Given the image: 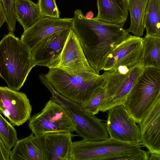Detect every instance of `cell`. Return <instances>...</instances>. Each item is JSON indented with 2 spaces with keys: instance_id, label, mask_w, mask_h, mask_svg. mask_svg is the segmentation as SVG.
Wrapping results in <instances>:
<instances>
[{
  "instance_id": "obj_19",
  "label": "cell",
  "mask_w": 160,
  "mask_h": 160,
  "mask_svg": "<svg viewBox=\"0 0 160 160\" xmlns=\"http://www.w3.org/2000/svg\"><path fill=\"white\" fill-rule=\"evenodd\" d=\"M14 9L16 20L22 26L24 31L43 17L38 4L31 0H14Z\"/></svg>"
},
{
  "instance_id": "obj_3",
  "label": "cell",
  "mask_w": 160,
  "mask_h": 160,
  "mask_svg": "<svg viewBox=\"0 0 160 160\" xmlns=\"http://www.w3.org/2000/svg\"><path fill=\"white\" fill-rule=\"evenodd\" d=\"M41 82L69 100L82 106L99 87L104 84L102 75L96 73L85 76L70 75L56 68L39 75Z\"/></svg>"
},
{
  "instance_id": "obj_18",
  "label": "cell",
  "mask_w": 160,
  "mask_h": 160,
  "mask_svg": "<svg viewBox=\"0 0 160 160\" xmlns=\"http://www.w3.org/2000/svg\"><path fill=\"white\" fill-rule=\"evenodd\" d=\"M98 13L95 19L123 26L128 10L126 0H97Z\"/></svg>"
},
{
  "instance_id": "obj_25",
  "label": "cell",
  "mask_w": 160,
  "mask_h": 160,
  "mask_svg": "<svg viewBox=\"0 0 160 160\" xmlns=\"http://www.w3.org/2000/svg\"><path fill=\"white\" fill-rule=\"evenodd\" d=\"M37 4L43 17L60 18V12L56 0H38Z\"/></svg>"
},
{
  "instance_id": "obj_14",
  "label": "cell",
  "mask_w": 160,
  "mask_h": 160,
  "mask_svg": "<svg viewBox=\"0 0 160 160\" xmlns=\"http://www.w3.org/2000/svg\"><path fill=\"white\" fill-rule=\"evenodd\" d=\"M72 18L43 17L24 31L20 40L30 50L45 38L56 32L72 29Z\"/></svg>"
},
{
  "instance_id": "obj_22",
  "label": "cell",
  "mask_w": 160,
  "mask_h": 160,
  "mask_svg": "<svg viewBox=\"0 0 160 160\" xmlns=\"http://www.w3.org/2000/svg\"><path fill=\"white\" fill-rule=\"evenodd\" d=\"M146 35L160 36V0H148L144 19Z\"/></svg>"
},
{
  "instance_id": "obj_21",
  "label": "cell",
  "mask_w": 160,
  "mask_h": 160,
  "mask_svg": "<svg viewBox=\"0 0 160 160\" xmlns=\"http://www.w3.org/2000/svg\"><path fill=\"white\" fill-rule=\"evenodd\" d=\"M148 0H126L131 18L130 26L126 31L135 36L141 37L143 35L144 19Z\"/></svg>"
},
{
  "instance_id": "obj_16",
  "label": "cell",
  "mask_w": 160,
  "mask_h": 160,
  "mask_svg": "<svg viewBox=\"0 0 160 160\" xmlns=\"http://www.w3.org/2000/svg\"><path fill=\"white\" fill-rule=\"evenodd\" d=\"M10 160H47L43 135L32 132L18 140L11 151Z\"/></svg>"
},
{
  "instance_id": "obj_1",
  "label": "cell",
  "mask_w": 160,
  "mask_h": 160,
  "mask_svg": "<svg viewBox=\"0 0 160 160\" xmlns=\"http://www.w3.org/2000/svg\"><path fill=\"white\" fill-rule=\"evenodd\" d=\"M72 29L89 64L99 74L108 55L129 35L122 26L88 19L78 9L74 12Z\"/></svg>"
},
{
  "instance_id": "obj_5",
  "label": "cell",
  "mask_w": 160,
  "mask_h": 160,
  "mask_svg": "<svg viewBox=\"0 0 160 160\" xmlns=\"http://www.w3.org/2000/svg\"><path fill=\"white\" fill-rule=\"evenodd\" d=\"M144 68L139 61L132 66H120L104 71L101 75L104 80L105 95L100 111L104 112L123 104Z\"/></svg>"
},
{
  "instance_id": "obj_8",
  "label": "cell",
  "mask_w": 160,
  "mask_h": 160,
  "mask_svg": "<svg viewBox=\"0 0 160 160\" xmlns=\"http://www.w3.org/2000/svg\"><path fill=\"white\" fill-rule=\"evenodd\" d=\"M28 127L34 134L75 131L76 127L71 117L60 104L50 99L42 109L31 117Z\"/></svg>"
},
{
  "instance_id": "obj_6",
  "label": "cell",
  "mask_w": 160,
  "mask_h": 160,
  "mask_svg": "<svg viewBox=\"0 0 160 160\" xmlns=\"http://www.w3.org/2000/svg\"><path fill=\"white\" fill-rule=\"evenodd\" d=\"M141 145H134L109 138L101 141L83 139L72 142L69 160H119L140 151Z\"/></svg>"
},
{
  "instance_id": "obj_17",
  "label": "cell",
  "mask_w": 160,
  "mask_h": 160,
  "mask_svg": "<svg viewBox=\"0 0 160 160\" xmlns=\"http://www.w3.org/2000/svg\"><path fill=\"white\" fill-rule=\"evenodd\" d=\"M75 136L69 132L43 135L47 160H69L72 139Z\"/></svg>"
},
{
  "instance_id": "obj_26",
  "label": "cell",
  "mask_w": 160,
  "mask_h": 160,
  "mask_svg": "<svg viewBox=\"0 0 160 160\" xmlns=\"http://www.w3.org/2000/svg\"><path fill=\"white\" fill-rule=\"evenodd\" d=\"M7 16V22L9 32L14 34L17 21L14 9V0H1Z\"/></svg>"
},
{
  "instance_id": "obj_29",
  "label": "cell",
  "mask_w": 160,
  "mask_h": 160,
  "mask_svg": "<svg viewBox=\"0 0 160 160\" xmlns=\"http://www.w3.org/2000/svg\"><path fill=\"white\" fill-rule=\"evenodd\" d=\"M148 160H160V154L155 153H150Z\"/></svg>"
},
{
  "instance_id": "obj_12",
  "label": "cell",
  "mask_w": 160,
  "mask_h": 160,
  "mask_svg": "<svg viewBox=\"0 0 160 160\" xmlns=\"http://www.w3.org/2000/svg\"><path fill=\"white\" fill-rule=\"evenodd\" d=\"M66 29L45 38L31 50L34 66L55 68L71 29Z\"/></svg>"
},
{
  "instance_id": "obj_2",
  "label": "cell",
  "mask_w": 160,
  "mask_h": 160,
  "mask_svg": "<svg viewBox=\"0 0 160 160\" xmlns=\"http://www.w3.org/2000/svg\"><path fill=\"white\" fill-rule=\"evenodd\" d=\"M33 67L31 50L13 33L4 36L0 41V76L8 87L18 91Z\"/></svg>"
},
{
  "instance_id": "obj_15",
  "label": "cell",
  "mask_w": 160,
  "mask_h": 160,
  "mask_svg": "<svg viewBox=\"0 0 160 160\" xmlns=\"http://www.w3.org/2000/svg\"><path fill=\"white\" fill-rule=\"evenodd\" d=\"M140 144L150 153L160 154V99L138 124Z\"/></svg>"
},
{
  "instance_id": "obj_27",
  "label": "cell",
  "mask_w": 160,
  "mask_h": 160,
  "mask_svg": "<svg viewBox=\"0 0 160 160\" xmlns=\"http://www.w3.org/2000/svg\"><path fill=\"white\" fill-rule=\"evenodd\" d=\"M11 151L0 138V160H10Z\"/></svg>"
},
{
  "instance_id": "obj_30",
  "label": "cell",
  "mask_w": 160,
  "mask_h": 160,
  "mask_svg": "<svg viewBox=\"0 0 160 160\" xmlns=\"http://www.w3.org/2000/svg\"><path fill=\"white\" fill-rule=\"evenodd\" d=\"M85 16L87 18L91 19L93 18L94 14L93 12L91 11L87 12Z\"/></svg>"
},
{
  "instance_id": "obj_24",
  "label": "cell",
  "mask_w": 160,
  "mask_h": 160,
  "mask_svg": "<svg viewBox=\"0 0 160 160\" xmlns=\"http://www.w3.org/2000/svg\"><path fill=\"white\" fill-rule=\"evenodd\" d=\"M105 95L104 84L98 88L89 99L82 106L87 112L95 115L98 113Z\"/></svg>"
},
{
  "instance_id": "obj_28",
  "label": "cell",
  "mask_w": 160,
  "mask_h": 160,
  "mask_svg": "<svg viewBox=\"0 0 160 160\" xmlns=\"http://www.w3.org/2000/svg\"><path fill=\"white\" fill-rule=\"evenodd\" d=\"M7 16L4 7L0 0V29L5 22H7Z\"/></svg>"
},
{
  "instance_id": "obj_20",
  "label": "cell",
  "mask_w": 160,
  "mask_h": 160,
  "mask_svg": "<svg viewBox=\"0 0 160 160\" xmlns=\"http://www.w3.org/2000/svg\"><path fill=\"white\" fill-rule=\"evenodd\" d=\"M139 61L144 68L160 69V36L146 35Z\"/></svg>"
},
{
  "instance_id": "obj_11",
  "label": "cell",
  "mask_w": 160,
  "mask_h": 160,
  "mask_svg": "<svg viewBox=\"0 0 160 160\" xmlns=\"http://www.w3.org/2000/svg\"><path fill=\"white\" fill-rule=\"evenodd\" d=\"M32 111L29 100L25 93L0 86V112L14 127L20 126L28 120Z\"/></svg>"
},
{
  "instance_id": "obj_9",
  "label": "cell",
  "mask_w": 160,
  "mask_h": 160,
  "mask_svg": "<svg viewBox=\"0 0 160 160\" xmlns=\"http://www.w3.org/2000/svg\"><path fill=\"white\" fill-rule=\"evenodd\" d=\"M106 128L109 138L134 145H141L138 125L123 104L108 110Z\"/></svg>"
},
{
  "instance_id": "obj_4",
  "label": "cell",
  "mask_w": 160,
  "mask_h": 160,
  "mask_svg": "<svg viewBox=\"0 0 160 160\" xmlns=\"http://www.w3.org/2000/svg\"><path fill=\"white\" fill-rule=\"evenodd\" d=\"M160 99V69L144 68L123 104L137 124Z\"/></svg>"
},
{
  "instance_id": "obj_10",
  "label": "cell",
  "mask_w": 160,
  "mask_h": 160,
  "mask_svg": "<svg viewBox=\"0 0 160 160\" xmlns=\"http://www.w3.org/2000/svg\"><path fill=\"white\" fill-rule=\"evenodd\" d=\"M55 68L75 76H85L97 73L89 64L72 29L70 32Z\"/></svg>"
},
{
  "instance_id": "obj_13",
  "label": "cell",
  "mask_w": 160,
  "mask_h": 160,
  "mask_svg": "<svg viewBox=\"0 0 160 160\" xmlns=\"http://www.w3.org/2000/svg\"><path fill=\"white\" fill-rule=\"evenodd\" d=\"M143 47L142 38L129 35L108 55L101 70L106 71L120 66L135 65L139 61Z\"/></svg>"
},
{
  "instance_id": "obj_23",
  "label": "cell",
  "mask_w": 160,
  "mask_h": 160,
  "mask_svg": "<svg viewBox=\"0 0 160 160\" xmlns=\"http://www.w3.org/2000/svg\"><path fill=\"white\" fill-rule=\"evenodd\" d=\"M0 138L10 149L18 140L17 132L14 126L2 116L0 112Z\"/></svg>"
},
{
  "instance_id": "obj_7",
  "label": "cell",
  "mask_w": 160,
  "mask_h": 160,
  "mask_svg": "<svg viewBox=\"0 0 160 160\" xmlns=\"http://www.w3.org/2000/svg\"><path fill=\"white\" fill-rule=\"evenodd\" d=\"M50 99L61 105L67 112L76 127L78 135L87 140L101 141L109 136L103 121L85 110L82 107L59 94L52 89Z\"/></svg>"
}]
</instances>
